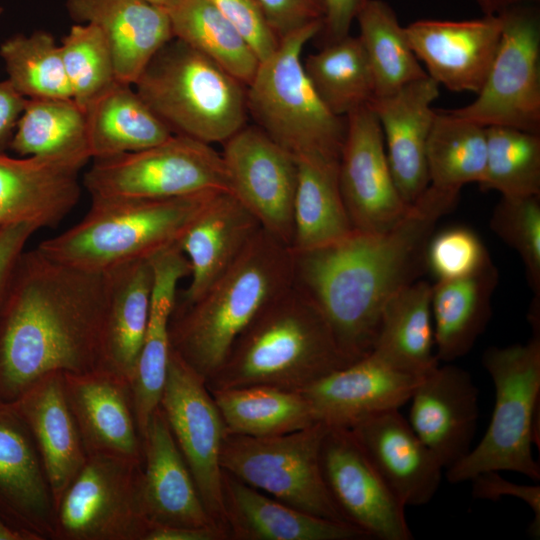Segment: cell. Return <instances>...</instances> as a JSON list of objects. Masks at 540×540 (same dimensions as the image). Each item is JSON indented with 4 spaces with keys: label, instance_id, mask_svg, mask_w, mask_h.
Listing matches in <instances>:
<instances>
[{
    "label": "cell",
    "instance_id": "6da1fadb",
    "mask_svg": "<svg viewBox=\"0 0 540 540\" xmlns=\"http://www.w3.org/2000/svg\"><path fill=\"white\" fill-rule=\"evenodd\" d=\"M458 198V191L429 184L387 231L353 230L324 247L291 250L294 284L322 311L351 363L371 352L386 302L427 271L429 239Z\"/></svg>",
    "mask_w": 540,
    "mask_h": 540
},
{
    "label": "cell",
    "instance_id": "7a4b0ae2",
    "mask_svg": "<svg viewBox=\"0 0 540 540\" xmlns=\"http://www.w3.org/2000/svg\"><path fill=\"white\" fill-rule=\"evenodd\" d=\"M106 275L26 250L0 312V398L51 372L101 368Z\"/></svg>",
    "mask_w": 540,
    "mask_h": 540
},
{
    "label": "cell",
    "instance_id": "3957f363",
    "mask_svg": "<svg viewBox=\"0 0 540 540\" xmlns=\"http://www.w3.org/2000/svg\"><path fill=\"white\" fill-rule=\"evenodd\" d=\"M294 283L291 248L261 228L234 264L194 303H175L171 348L207 382L251 321Z\"/></svg>",
    "mask_w": 540,
    "mask_h": 540
},
{
    "label": "cell",
    "instance_id": "277c9868",
    "mask_svg": "<svg viewBox=\"0 0 540 540\" xmlns=\"http://www.w3.org/2000/svg\"><path fill=\"white\" fill-rule=\"evenodd\" d=\"M349 364L322 311L293 283L241 332L206 386L301 391Z\"/></svg>",
    "mask_w": 540,
    "mask_h": 540
},
{
    "label": "cell",
    "instance_id": "5b68a950",
    "mask_svg": "<svg viewBox=\"0 0 540 540\" xmlns=\"http://www.w3.org/2000/svg\"><path fill=\"white\" fill-rule=\"evenodd\" d=\"M216 193L91 200L88 212L78 223L43 240L36 248L54 261L95 273L148 260L177 245Z\"/></svg>",
    "mask_w": 540,
    "mask_h": 540
},
{
    "label": "cell",
    "instance_id": "8992f818",
    "mask_svg": "<svg viewBox=\"0 0 540 540\" xmlns=\"http://www.w3.org/2000/svg\"><path fill=\"white\" fill-rule=\"evenodd\" d=\"M136 92L173 134L224 143L246 125V86L215 61L173 38L151 59Z\"/></svg>",
    "mask_w": 540,
    "mask_h": 540
},
{
    "label": "cell",
    "instance_id": "52a82bcc",
    "mask_svg": "<svg viewBox=\"0 0 540 540\" xmlns=\"http://www.w3.org/2000/svg\"><path fill=\"white\" fill-rule=\"evenodd\" d=\"M316 23L280 39L259 62L246 86L248 114L255 125L296 160L339 162L346 117L334 115L320 100L303 67L302 51L322 29Z\"/></svg>",
    "mask_w": 540,
    "mask_h": 540
},
{
    "label": "cell",
    "instance_id": "ba28073f",
    "mask_svg": "<svg viewBox=\"0 0 540 540\" xmlns=\"http://www.w3.org/2000/svg\"><path fill=\"white\" fill-rule=\"evenodd\" d=\"M482 364L495 391L491 420L480 442L445 477L458 484L487 471H512L538 481L532 446L540 447V334L487 348Z\"/></svg>",
    "mask_w": 540,
    "mask_h": 540
},
{
    "label": "cell",
    "instance_id": "9c48e42d",
    "mask_svg": "<svg viewBox=\"0 0 540 540\" xmlns=\"http://www.w3.org/2000/svg\"><path fill=\"white\" fill-rule=\"evenodd\" d=\"M328 426L305 428L269 437L227 433L220 464L245 484L304 512L349 522L327 487L321 448Z\"/></svg>",
    "mask_w": 540,
    "mask_h": 540
},
{
    "label": "cell",
    "instance_id": "30bf717a",
    "mask_svg": "<svg viewBox=\"0 0 540 540\" xmlns=\"http://www.w3.org/2000/svg\"><path fill=\"white\" fill-rule=\"evenodd\" d=\"M83 186L91 200L230 192L222 155L210 144L176 134L140 151L93 159Z\"/></svg>",
    "mask_w": 540,
    "mask_h": 540
},
{
    "label": "cell",
    "instance_id": "8fae6325",
    "mask_svg": "<svg viewBox=\"0 0 540 540\" xmlns=\"http://www.w3.org/2000/svg\"><path fill=\"white\" fill-rule=\"evenodd\" d=\"M503 28L487 78L475 100L450 113L483 127L540 133L539 3L499 14Z\"/></svg>",
    "mask_w": 540,
    "mask_h": 540
},
{
    "label": "cell",
    "instance_id": "7c38bea8",
    "mask_svg": "<svg viewBox=\"0 0 540 540\" xmlns=\"http://www.w3.org/2000/svg\"><path fill=\"white\" fill-rule=\"evenodd\" d=\"M142 462L89 456L56 508L55 540H143Z\"/></svg>",
    "mask_w": 540,
    "mask_h": 540
},
{
    "label": "cell",
    "instance_id": "4fadbf2b",
    "mask_svg": "<svg viewBox=\"0 0 540 540\" xmlns=\"http://www.w3.org/2000/svg\"><path fill=\"white\" fill-rule=\"evenodd\" d=\"M160 407L206 510L228 530L220 464L226 427L205 380L172 348Z\"/></svg>",
    "mask_w": 540,
    "mask_h": 540
},
{
    "label": "cell",
    "instance_id": "5bb4252c",
    "mask_svg": "<svg viewBox=\"0 0 540 540\" xmlns=\"http://www.w3.org/2000/svg\"><path fill=\"white\" fill-rule=\"evenodd\" d=\"M223 144L230 193L264 230L291 247L297 160L256 125H245Z\"/></svg>",
    "mask_w": 540,
    "mask_h": 540
},
{
    "label": "cell",
    "instance_id": "9a60e30c",
    "mask_svg": "<svg viewBox=\"0 0 540 540\" xmlns=\"http://www.w3.org/2000/svg\"><path fill=\"white\" fill-rule=\"evenodd\" d=\"M338 182L354 230L387 231L409 207L395 184L382 130L369 104L346 116Z\"/></svg>",
    "mask_w": 540,
    "mask_h": 540
},
{
    "label": "cell",
    "instance_id": "2e32d148",
    "mask_svg": "<svg viewBox=\"0 0 540 540\" xmlns=\"http://www.w3.org/2000/svg\"><path fill=\"white\" fill-rule=\"evenodd\" d=\"M327 487L345 518L370 538L411 540L405 506L348 428L328 426L321 448Z\"/></svg>",
    "mask_w": 540,
    "mask_h": 540
},
{
    "label": "cell",
    "instance_id": "e0dca14e",
    "mask_svg": "<svg viewBox=\"0 0 540 540\" xmlns=\"http://www.w3.org/2000/svg\"><path fill=\"white\" fill-rule=\"evenodd\" d=\"M429 77L454 92L482 88L501 38L500 15L469 20H418L404 27Z\"/></svg>",
    "mask_w": 540,
    "mask_h": 540
},
{
    "label": "cell",
    "instance_id": "ac0fdd59",
    "mask_svg": "<svg viewBox=\"0 0 540 540\" xmlns=\"http://www.w3.org/2000/svg\"><path fill=\"white\" fill-rule=\"evenodd\" d=\"M0 514L32 540H55L56 508L25 420L0 398Z\"/></svg>",
    "mask_w": 540,
    "mask_h": 540
},
{
    "label": "cell",
    "instance_id": "d6986e66",
    "mask_svg": "<svg viewBox=\"0 0 540 540\" xmlns=\"http://www.w3.org/2000/svg\"><path fill=\"white\" fill-rule=\"evenodd\" d=\"M409 402L410 426L444 471L470 452L479 418V390L469 372L438 364L422 376Z\"/></svg>",
    "mask_w": 540,
    "mask_h": 540
},
{
    "label": "cell",
    "instance_id": "ffe728a7",
    "mask_svg": "<svg viewBox=\"0 0 540 540\" xmlns=\"http://www.w3.org/2000/svg\"><path fill=\"white\" fill-rule=\"evenodd\" d=\"M63 373L65 395L89 456L143 461L131 382L109 370Z\"/></svg>",
    "mask_w": 540,
    "mask_h": 540
},
{
    "label": "cell",
    "instance_id": "44dd1931",
    "mask_svg": "<svg viewBox=\"0 0 540 540\" xmlns=\"http://www.w3.org/2000/svg\"><path fill=\"white\" fill-rule=\"evenodd\" d=\"M421 378L370 352L299 392L310 403L317 421L351 428L373 415L400 409L409 402Z\"/></svg>",
    "mask_w": 540,
    "mask_h": 540
},
{
    "label": "cell",
    "instance_id": "7402d4cb",
    "mask_svg": "<svg viewBox=\"0 0 540 540\" xmlns=\"http://www.w3.org/2000/svg\"><path fill=\"white\" fill-rule=\"evenodd\" d=\"M88 161L0 152V226H57L77 205L79 172Z\"/></svg>",
    "mask_w": 540,
    "mask_h": 540
},
{
    "label": "cell",
    "instance_id": "603a6c76",
    "mask_svg": "<svg viewBox=\"0 0 540 540\" xmlns=\"http://www.w3.org/2000/svg\"><path fill=\"white\" fill-rule=\"evenodd\" d=\"M439 94L440 85L427 75L369 103L382 130L392 176L407 205L429 186L426 151L436 115L432 105Z\"/></svg>",
    "mask_w": 540,
    "mask_h": 540
},
{
    "label": "cell",
    "instance_id": "cb8c5ba5",
    "mask_svg": "<svg viewBox=\"0 0 540 540\" xmlns=\"http://www.w3.org/2000/svg\"><path fill=\"white\" fill-rule=\"evenodd\" d=\"M348 429L405 507L423 506L433 499L444 468L399 409L373 415Z\"/></svg>",
    "mask_w": 540,
    "mask_h": 540
},
{
    "label": "cell",
    "instance_id": "d4e9b609",
    "mask_svg": "<svg viewBox=\"0 0 540 540\" xmlns=\"http://www.w3.org/2000/svg\"><path fill=\"white\" fill-rule=\"evenodd\" d=\"M261 228L233 194H214L177 243L189 262L191 280L175 303L186 306L196 302L234 264Z\"/></svg>",
    "mask_w": 540,
    "mask_h": 540
},
{
    "label": "cell",
    "instance_id": "484cf974",
    "mask_svg": "<svg viewBox=\"0 0 540 540\" xmlns=\"http://www.w3.org/2000/svg\"><path fill=\"white\" fill-rule=\"evenodd\" d=\"M142 440L141 495L149 523L182 527L220 525L206 510L160 405Z\"/></svg>",
    "mask_w": 540,
    "mask_h": 540
},
{
    "label": "cell",
    "instance_id": "4316f807",
    "mask_svg": "<svg viewBox=\"0 0 540 540\" xmlns=\"http://www.w3.org/2000/svg\"><path fill=\"white\" fill-rule=\"evenodd\" d=\"M77 22L92 23L110 48L117 80L134 85L155 54L174 38L164 7L144 0H67Z\"/></svg>",
    "mask_w": 540,
    "mask_h": 540
},
{
    "label": "cell",
    "instance_id": "83f0119b",
    "mask_svg": "<svg viewBox=\"0 0 540 540\" xmlns=\"http://www.w3.org/2000/svg\"><path fill=\"white\" fill-rule=\"evenodd\" d=\"M230 538L243 540H355L370 536L350 522L316 516L222 473Z\"/></svg>",
    "mask_w": 540,
    "mask_h": 540
},
{
    "label": "cell",
    "instance_id": "f1b7e54d",
    "mask_svg": "<svg viewBox=\"0 0 540 540\" xmlns=\"http://www.w3.org/2000/svg\"><path fill=\"white\" fill-rule=\"evenodd\" d=\"M11 403L34 437L57 508L87 460L65 395L63 373L42 376Z\"/></svg>",
    "mask_w": 540,
    "mask_h": 540
},
{
    "label": "cell",
    "instance_id": "f546056e",
    "mask_svg": "<svg viewBox=\"0 0 540 540\" xmlns=\"http://www.w3.org/2000/svg\"><path fill=\"white\" fill-rule=\"evenodd\" d=\"M153 286L149 321L142 349L131 380L134 411L141 437L160 405L171 349L169 325L179 281L190 275V265L177 245L149 259Z\"/></svg>",
    "mask_w": 540,
    "mask_h": 540
},
{
    "label": "cell",
    "instance_id": "4dcf8cb0",
    "mask_svg": "<svg viewBox=\"0 0 540 540\" xmlns=\"http://www.w3.org/2000/svg\"><path fill=\"white\" fill-rule=\"evenodd\" d=\"M106 275L101 368L131 382L147 331L153 271L149 260L113 268Z\"/></svg>",
    "mask_w": 540,
    "mask_h": 540
},
{
    "label": "cell",
    "instance_id": "1f68e13d",
    "mask_svg": "<svg viewBox=\"0 0 540 540\" xmlns=\"http://www.w3.org/2000/svg\"><path fill=\"white\" fill-rule=\"evenodd\" d=\"M498 280V270L490 263L470 276L432 285L431 311L439 362L451 363L473 348L491 318Z\"/></svg>",
    "mask_w": 540,
    "mask_h": 540
},
{
    "label": "cell",
    "instance_id": "d6a6232c",
    "mask_svg": "<svg viewBox=\"0 0 540 540\" xmlns=\"http://www.w3.org/2000/svg\"><path fill=\"white\" fill-rule=\"evenodd\" d=\"M432 284L419 279L395 293L384 305L371 350L381 360L418 377L435 368L431 311Z\"/></svg>",
    "mask_w": 540,
    "mask_h": 540
},
{
    "label": "cell",
    "instance_id": "836d02e7",
    "mask_svg": "<svg viewBox=\"0 0 540 540\" xmlns=\"http://www.w3.org/2000/svg\"><path fill=\"white\" fill-rule=\"evenodd\" d=\"M84 110L91 159L140 151L173 135L136 90L120 81Z\"/></svg>",
    "mask_w": 540,
    "mask_h": 540
},
{
    "label": "cell",
    "instance_id": "e575fe53",
    "mask_svg": "<svg viewBox=\"0 0 540 540\" xmlns=\"http://www.w3.org/2000/svg\"><path fill=\"white\" fill-rule=\"evenodd\" d=\"M298 178L293 206V252L324 247L353 230L338 182V162L297 160Z\"/></svg>",
    "mask_w": 540,
    "mask_h": 540
},
{
    "label": "cell",
    "instance_id": "d590c367",
    "mask_svg": "<svg viewBox=\"0 0 540 540\" xmlns=\"http://www.w3.org/2000/svg\"><path fill=\"white\" fill-rule=\"evenodd\" d=\"M229 434L269 437L319 422L299 391L265 385L209 390Z\"/></svg>",
    "mask_w": 540,
    "mask_h": 540
},
{
    "label": "cell",
    "instance_id": "8d00e7d4",
    "mask_svg": "<svg viewBox=\"0 0 540 540\" xmlns=\"http://www.w3.org/2000/svg\"><path fill=\"white\" fill-rule=\"evenodd\" d=\"M177 38L206 55L245 86L259 59L211 0H169L164 6Z\"/></svg>",
    "mask_w": 540,
    "mask_h": 540
},
{
    "label": "cell",
    "instance_id": "74e56055",
    "mask_svg": "<svg viewBox=\"0 0 540 540\" xmlns=\"http://www.w3.org/2000/svg\"><path fill=\"white\" fill-rule=\"evenodd\" d=\"M358 38L372 74L374 97L390 95L427 76L393 8L383 0H365L355 17Z\"/></svg>",
    "mask_w": 540,
    "mask_h": 540
},
{
    "label": "cell",
    "instance_id": "f35d334b",
    "mask_svg": "<svg viewBox=\"0 0 540 540\" xmlns=\"http://www.w3.org/2000/svg\"><path fill=\"white\" fill-rule=\"evenodd\" d=\"M9 148L23 157L89 161L85 110L73 98L27 99Z\"/></svg>",
    "mask_w": 540,
    "mask_h": 540
},
{
    "label": "cell",
    "instance_id": "ab89813d",
    "mask_svg": "<svg viewBox=\"0 0 540 540\" xmlns=\"http://www.w3.org/2000/svg\"><path fill=\"white\" fill-rule=\"evenodd\" d=\"M305 73L330 112L346 117L374 97L371 70L358 36L325 44L303 61Z\"/></svg>",
    "mask_w": 540,
    "mask_h": 540
},
{
    "label": "cell",
    "instance_id": "60d3db41",
    "mask_svg": "<svg viewBox=\"0 0 540 540\" xmlns=\"http://www.w3.org/2000/svg\"><path fill=\"white\" fill-rule=\"evenodd\" d=\"M486 155V127L436 110L426 151L430 185L458 192L468 183L480 186Z\"/></svg>",
    "mask_w": 540,
    "mask_h": 540
},
{
    "label": "cell",
    "instance_id": "b9f144b4",
    "mask_svg": "<svg viewBox=\"0 0 540 540\" xmlns=\"http://www.w3.org/2000/svg\"><path fill=\"white\" fill-rule=\"evenodd\" d=\"M8 80L27 99L72 98L60 45L52 34L38 30L17 34L0 46Z\"/></svg>",
    "mask_w": 540,
    "mask_h": 540
},
{
    "label": "cell",
    "instance_id": "7bdbcfd3",
    "mask_svg": "<svg viewBox=\"0 0 540 540\" xmlns=\"http://www.w3.org/2000/svg\"><path fill=\"white\" fill-rule=\"evenodd\" d=\"M485 177L480 187L502 196L540 195V133L486 127Z\"/></svg>",
    "mask_w": 540,
    "mask_h": 540
},
{
    "label": "cell",
    "instance_id": "ee69618b",
    "mask_svg": "<svg viewBox=\"0 0 540 540\" xmlns=\"http://www.w3.org/2000/svg\"><path fill=\"white\" fill-rule=\"evenodd\" d=\"M60 51L72 98L83 109L118 81L110 48L96 25H73Z\"/></svg>",
    "mask_w": 540,
    "mask_h": 540
},
{
    "label": "cell",
    "instance_id": "f6af8a7d",
    "mask_svg": "<svg viewBox=\"0 0 540 540\" xmlns=\"http://www.w3.org/2000/svg\"><path fill=\"white\" fill-rule=\"evenodd\" d=\"M490 227L518 253L534 299L540 301V195L502 196Z\"/></svg>",
    "mask_w": 540,
    "mask_h": 540
},
{
    "label": "cell",
    "instance_id": "bcb514c9",
    "mask_svg": "<svg viewBox=\"0 0 540 540\" xmlns=\"http://www.w3.org/2000/svg\"><path fill=\"white\" fill-rule=\"evenodd\" d=\"M492 263L490 255L471 229L455 226L433 233L426 249L427 270L436 281L470 276Z\"/></svg>",
    "mask_w": 540,
    "mask_h": 540
},
{
    "label": "cell",
    "instance_id": "7dc6e473",
    "mask_svg": "<svg viewBox=\"0 0 540 540\" xmlns=\"http://www.w3.org/2000/svg\"><path fill=\"white\" fill-rule=\"evenodd\" d=\"M250 45L259 62L269 57L280 39L256 0H211Z\"/></svg>",
    "mask_w": 540,
    "mask_h": 540
},
{
    "label": "cell",
    "instance_id": "c3c4849f",
    "mask_svg": "<svg viewBox=\"0 0 540 540\" xmlns=\"http://www.w3.org/2000/svg\"><path fill=\"white\" fill-rule=\"evenodd\" d=\"M472 496L476 499L499 500L503 496L515 497L528 505L533 520L528 526V535L540 538V486L516 484L504 479L499 471H487L471 480Z\"/></svg>",
    "mask_w": 540,
    "mask_h": 540
},
{
    "label": "cell",
    "instance_id": "681fc988",
    "mask_svg": "<svg viewBox=\"0 0 540 540\" xmlns=\"http://www.w3.org/2000/svg\"><path fill=\"white\" fill-rule=\"evenodd\" d=\"M256 1L279 39L306 26L323 24L324 0Z\"/></svg>",
    "mask_w": 540,
    "mask_h": 540
},
{
    "label": "cell",
    "instance_id": "f907efd6",
    "mask_svg": "<svg viewBox=\"0 0 540 540\" xmlns=\"http://www.w3.org/2000/svg\"><path fill=\"white\" fill-rule=\"evenodd\" d=\"M37 231L28 223L0 226V312L26 245Z\"/></svg>",
    "mask_w": 540,
    "mask_h": 540
},
{
    "label": "cell",
    "instance_id": "816d5d0a",
    "mask_svg": "<svg viewBox=\"0 0 540 540\" xmlns=\"http://www.w3.org/2000/svg\"><path fill=\"white\" fill-rule=\"evenodd\" d=\"M365 0H324L325 15L321 35L323 45L350 34L358 10ZM317 35V36H318Z\"/></svg>",
    "mask_w": 540,
    "mask_h": 540
},
{
    "label": "cell",
    "instance_id": "f5cc1de1",
    "mask_svg": "<svg viewBox=\"0 0 540 540\" xmlns=\"http://www.w3.org/2000/svg\"><path fill=\"white\" fill-rule=\"evenodd\" d=\"M26 102L8 79L0 81V152L9 148Z\"/></svg>",
    "mask_w": 540,
    "mask_h": 540
},
{
    "label": "cell",
    "instance_id": "db71d44e",
    "mask_svg": "<svg viewBox=\"0 0 540 540\" xmlns=\"http://www.w3.org/2000/svg\"><path fill=\"white\" fill-rule=\"evenodd\" d=\"M229 538L228 530L220 525L182 527L149 523L143 540H223Z\"/></svg>",
    "mask_w": 540,
    "mask_h": 540
},
{
    "label": "cell",
    "instance_id": "11a10c76",
    "mask_svg": "<svg viewBox=\"0 0 540 540\" xmlns=\"http://www.w3.org/2000/svg\"><path fill=\"white\" fill-rule=\"evenodd\" d=\"M484 15H499L504 11L522 4L539 3L540 0H475Z\"/></svg>",
    "mask_w": 540,
    "mask_h": 540
},
{
    "label": "cell",
    "instance_id": "9f6ffc18",
    "mask_svg": "<svg viewBox=\"0 0 540 540\" xmlns=\"http://www.w3.org/2000/svg\"><path fill=\"white\" fill-rule=\"evenodd\" d=\"M0 540H32V538L12 526L0 514Z\"/></svg>",
    "mask_w": 540,
    "mask_h": 540
},
{
    "label": "cell",
    "instance_id": "6f0895ef",
    "mask_svg": "<svg viewBox=\"0 0 540 540\" xmlns=\"http://www.w3.org/2000/svg\"><path fill=\"white\" fill-rule=\"evenodd\" d=\"M144 1L164 7L169 0H144Z\"/></svg>",
    "mask_w": 540,
    "mask_h": 540
},
{
    "label": "cell",
    "instance_id": "680465c9",
    "mask_svg": "<svg viewBox=\"0 0 540 540\" xmlns=\"http://www.w3.org/2000/svg\"><path fill=\"white\" fill-rule=\"evenodd\" d=\"M2 13H3V8L0 7V16L2 15Z\"/></svg>",
    "mask_w": 540,
    "mask_h": 540
}]
</instances>
